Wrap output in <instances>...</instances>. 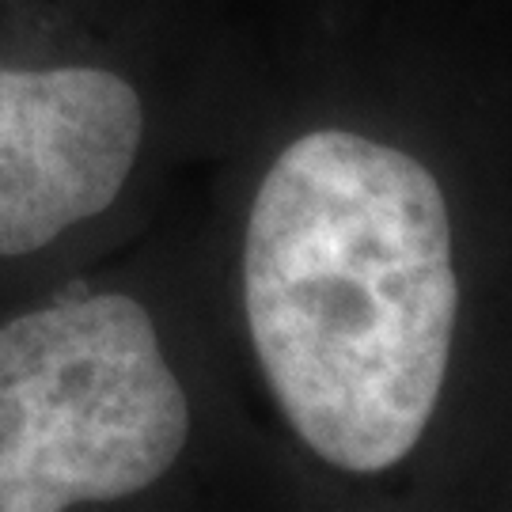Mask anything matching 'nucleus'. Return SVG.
I'll list each match as a JSON object with an SVG mask.
<instances>
[{
    "instance_id": "f257e3e1",
    "label": "nucleus",
    "mask_w": 512,
    "mask_h": 512,
    "mask_svg": "<svg viewBox=\"0 0 512 512\" xmlns=\"http://www.w3.org/2000/svg\"><path fill=\"white\" fill-rule=\"evenodd\" d=\"M243 304L281 414L353 475L403 463L452 361L459 281L437 179L349 129H315L266 171Z\"/></svg>"
},
{
    "instance_id": "f03ea898",
    "label": "nucleus",
    "mask_w": 512,
    "mask_h": 512,
    "mask_svg": "<svg viewBox=\"0 0 512 512\" xmlns=\"http://www.w3.org/2000/svg\"><path fill=\"white\" fill-rule=\"evenodd\" d=\"M186 433V395L137 300L76 296L0 327V512L141 494Z\"/></svg>"
},
{
    "instance_id": "7ed1b4c3",
    "label": "nucleus",
    "mask_w": 512,
    "mask_h": 512,
    "mask_svg": "<svg viewBox=\"0 0 512 512\" xmlns=\"http://www.w3.org/2000/svg\"><path fill=\"white\" fill-rule=\"evenodd\" d=\"M145 133L118 73L0 69V255H31L99 217L126 186Z\"/></svg>"
}]
</instances>
